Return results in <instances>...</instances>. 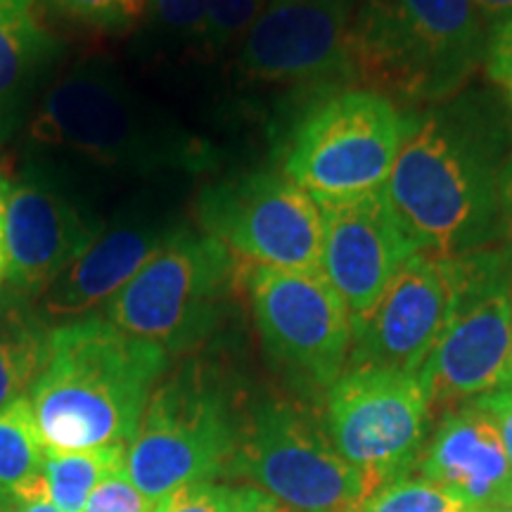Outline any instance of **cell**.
Returning <instances> with one entry per match:
<instances>
[{
  "label": "cell",
  "instance_id": "obj_27",
  "mask_svg": "<svg viewBox=\"0 0 512 512\" xmlns=\"http://www.w3.org/2000/svg\"><path fill=\"white\" fill-rule=\"evenodd\" d=\"M157 505L128 477L126 467L112 472L95 486L83 512H155Z\"/></svg>",
  "mask_w": 512,
  "mask_h": 512
},
{
  "label": "cell",
  "instance_id": "obj_31",
  "mask_svg": "<svg viewBox=\"0 0 512 512\" xmlns=\"http://www.w3.org/2000/svg\"><path fill=\"white\" fill-rule=\"evenodd\" d=\"M233 512H292L278 498H273L259 486H235L233 489Z\"/></svg>",
  "mask_w": 512,
  "mask_h": 512
},
{
  "label": "cell",
  "instance_id": "obj_30",
  "mask_svg": "<svg viewBox=\"0 0 512 512\" xmlns=\"http://www.w3.org/2000/svg\"><path fill=\"white\" fill-rule=\"evenodd\" d=\"M477 401L482 403L486 413L494 418L498 434H501L503 439L505 456H508L510 467H512V384L491 389V392L477 396Z\"/></svg>",
  "mask_w": 512,
  "mask_h": 512
},
{
  "label": "cell",
  "instance_id": "obj_4",
  "mask_svg": "<svg viewBox=\"0 0 512 512\" xmlns=\"http://www.w3.org/2000/svg\"><path fill=\"white\" fill-rule=\"evenodd\" d=\"M484 50V19L475 0H366L351 22L358 79L418 105L453 98L475 74Z\"/></svg>",
  "mask_w": 512,
  "mask_h": 512
},
{
  "label": "cell",
  "instance_id": "obj_26",
  "mask_svg": "<svg viewBox=\"0 0 512 512\" xmlns=\"http://www.w3.org/2000/svg\"><path fill=\"white\" fill-rule=\"evenodd\" d=\"M50 12L88 29L124 31L138 27L145 0H41Z\"/></svg>",
  "mask_w": 512,
  "mask_h": 512
},
{
  "label": "cell",
  "instance_id": "obj_28",
  "mask_svg": "<svg viewBox=\"0 0 512 512\" xmlns=\"http://www.w3.org/2000/svg\"><path fill=\"white\" fill-rule=\"evenodd\" d=\"M155 512H233V486L216 482L185 486L159 503Z\"/></svg>",
  "mask_w": 512,
  "mask_h": 512
},
{
  "label": "cell",
  "instance_id": "obj_18",
  "mask_svg": "<svg viewBox=\"0 0 512 512\" xmlns=\"http://www.w3.org/2000/svg\"><path fill=\"white\" fill-rule=\"evenodd\" d=\"M178 228L152 209L126 211L41 294L43 309L67 318L110 302Z\"/></svg>",
  "mask_w": 512,
  "mask_h": 512
},
{
  "label": "cell",
  "instance_id": "obj_29",
  "mask_svg": "<svg viewBox=\"0 0 512 512\" xmlns=\"http://www.w3.org/2000/svg\"><path fill=\"white\" fill-rule=\"evenodd\" d=\"M484 64L489 79L501 88L512 105V15L491 27V34L486 36Z\"/></svg>",
  "mask_w": 512,
  "mask_h": 512
},
{
  "label": "cell",
  "instance_id": "obj_34",
  "mask_svg": "<svg viewBox=\"0 0 512 512\" xmlns=\"http://www.w3.org/2000/svg\"><path fill=\"white\" fill-rule=\"evenodd\" d=\"M503 202H505V221H508V240L512 242V164H510L508 174H505Z\"/></svg>",
  "mask_w": 512,
  "mask_h": 512
},
{
  "label": "cell",
  "instance_id": "obj_6",
  "mask_svg": "<svg viewBox=\"0 0 512 512\" xmlns=\"http://www.w3.org/2000/svg\"><path fill=\"white\" fill-rule=\"evenodd\" d=\"M240 430L226 394L202 373L183 368L152 392L126 448V472L159 505L185 486L228 475Z\"/></svg>",
  "mask_w": 512,
  "mask_h": 512
},
{
  "label": "cell",
  "instance_id": "obj_16",
  "mask_svg": "<svg viewBox=\"0 0 512 512\" xmlns=\"http://www.w3.org/2000/svg\"><path fill=\"white\" fill-rule=\"evenodd\" d=\"M0 221L5 278L19 294L46 292L105 228L62 183L36 169L12 185Z\"/></svg>",
  "mask_w": 512,
  "mask_h": 512
},
{
  "label": "cell",
  "instance_id": "obj_41",
  "mask_svg": "<svg viewBox=\"0 0 512 512\" xmlns=\"http://www.w3.org/2000/svg\"><path fill=\"white\" fill-rule=\"evenodd\" d=\"M356 512H361V510H356Z\"/></svg>",
  "mask_w": 512,
  "mask_h": 512
},
{
  "label": "cell",
  "instance_id": "obj_7",
  "mask_svg": "<svg viewBox=\"0 0 512 512\" xmlns=\"http://www.w3.org/2000/svg\"><path fill=\"white\" fill-rule=\"evenodd\" d=\"M456 259V306L418 370L430 411H451L496 389L510 354L512 242Z\"/></svg>",
  "mask_w": 512,
  "mask_h": 512
},
{
  "label": "cell",
  "instance_id": "obj_19",
  "mask_svg": "<svg viewBox=\"0 0 512 512\" xmlns=\"http://www.w3.org/2000/svg\"><path fill=\"white\" fill-rule=\"evenodd\" d=\"M60 43L36 15V0H0V140Z\"/></svg>",
  "mask_w": 512,
  "mask_h": 512
},
{
  "label": "cell",
  "instance_id": "obj_11",
  "mask_svg": "<svg viewBox=\"0 0 512 512\" xmlns=\"http://www.w3.org/2000/svg\"><path fill=\"white\" fill-rule=\"evenodd\" d=\"M249 299L268 356L306 389H328L349 366L354 323L325 273L254 266Z\"/></svg>",
  "mask_w": 512,
  "mask_h": 512
},
{
  "label": "cell",
  "instance_id": "obj_25",
  "mask_svg": "<svg viewBox=\"0 0 512 512\" xmlns=\"http://www.w3.org/2000/svg\"><path fill=\"white\" fill-rule=\"evenodd\" d=\"M266 5L268 0H209L207 22L197 50L204 55H221L230 46H240Z\"/></svg>",
  "mask_w": 512,
  "mask_h": 512
},
{
  "label": "cell",
  "instance_id": "obj_33",
  "mask_svg": "<svg viewBox=\"0 0 512 512\" xmlns=\"http://www.w3.org/2000/svg\"><path fill=\"white\" fill-rule=\"evenodd\" d=\"M8 512H64L50 501V498H27V501H15L5 505Z\"/></svg>",
  "mask_w": 512,
  "mask_h": 512
},
{
  "label": "cell",
  "instance_id": "obj_32",
  "mask_svg": "<svg viewBox=\"0 0 512 512\" xmlns=\"http://www.w3.org/2000/svg\"><path fill=\"white\" fill-rule=\"evenodd\" d=\"M475 5L484 22L489 24H498L512 15V0H475Z\"/></svg>",
  "mask_w": 512,
  "mask_h": 512
},
{
  "label": "cell",
  "instance_id": "obj_36",
  "mask_svg": "<svg viewBox=\"0 0 512 512\" xmlns=\"http://www.w3.org/2000/svg\"><path fill=\"white\" fill-rule=\"evenodd\" d=\"M505 384H512V342H510V354H508V361H505V368H503V375H501V382H498V387H505Z\"/></svg>",
  "mask_w": 512,
  "mask_h": 512
},
{
  "label": "cell",
  "instance_id": "obj_35",
  "mask_svg": "<svg viewBox=\"0 0 512 512\" xmlns=\"http://www.w3.org/2000/svg\"><path fill=\"white\" fill-rule=\"evenodd\" d=\"M10 190H12V185H10V178L5 176L3 166H0V216H3V211H5V204H8Z\"/></svg>",
  "mask_w": 512,
  "mask_h": 512
},
{
  "label": "cell",
  "instance_id": "obj_12",
  "mask_svg": "<svg viewBox=\"0 0 512 512\" xmlns=\"http://www.w3.org/2000/svg\"><path fill=\"white\" fill-rule=\"evenodd\" d=\"M197 219L235 259L294 271L320 268L318 202L285 174L254 171L209 185L197 202Z\"/></svg>",
  "mask_w": 512,
  "mask_h": 512
},
{
  "label": "cell",
  "instance_id": "obj_22",
  "mask_svg": "<svg viewBox=\"0 0 512 512\" xmlns=\"http://www.w3.org/2000/svg\"><path fill=\"white\" fill-rule=\"evenodd\" d=\"M126 448L124 444H114L67 451L46 446L43 479L50 501L64 512H83L95 486L112 472L126 467Z\"/></svg>",
  "mask_w": 512,
  "mask_h": 512
},
{
  "label": "cell",
  "instance_id": "obj_23",
  "mask_svg": "<svg viewBox=\"0 0 512 512\" xmlns=\"http://www.w3.org/2000/svg\"><path fill=\"white\" fill-rule=\"evenodd\" d=\"M209 0H145L138 22L140 43L152 48H200Z\"/></svg>",
  "mask_w": 512,
  "mask_h": 512
},
{
  "label": "cell",
  "instance_id": "obj_9",
  "mask_svg": "<svg viewBox=\"0 0 512 512\" xmlns=\"http://www.w3.org/2000/svg\"><path fill=\"white\" fill-rule=\"evenodd\" d=\"M430 418L418 373L399 368L347 366L325 394L328 437L370 496L418 467Z\"/></svg>",
  "mask_w": 512,
  "mask_h": 512
},
{
  "label": "cell",
  "instance_id": "obj_37",
  "mask_svg": "<svg viewBox=\"0 0 512 512\" xmlns=\"http://www.w3.org/2000/svg\"><path fill=\"white\" fill-rule=\"evenodd\" d=\"M5 275V247H3V221H0V280Z\"/></svg>",
  "mask_w": 512,
  "mask_h": 512
},
{
  "label": "cell",
  "instance_id": "obj_15",
  "mask_svg": "<svg viewBox=\"0 0 512 512\" xmlns=\"http://www.w3.org/2000/svg\"><path fill=\"white\" fill-rule=\"evenodd\" d=\"M349 0H268L238 46V72L256 83H311L354 74Z\"/></svg>",
  "mask_w": 512,
  "mask_h": 512
},
{
  "label": "cell",
  "instance_id": "obj_24",
  "mask_svg": "<svg viewBox=\"0 0 512 512\" xmlns=\"http://www.w3.org/2000/svg\"><path fill=\"white\" fill-rule=\"evenodd\" d=\"M463 501H458L444 486L422 477H403L382 486L363 505L361 512H465Z\"/></svg>",
  "mask_w": 512,
  "mask_h": 512
},
{
  "label": "cell",
  "instance_id": "obj_13",
  "mask_svg": "<svg viewBox=\"0 0 512 512\" xmlns=\"http://www.w3.org/2000/svg\"><path fill=\"white\" fill-rule=\"evenodd\" d=\"M323 219L320 271L344 299L354 328L363 323L415 245L384 190L349 197H313Z\"/></svg>",
  "mask_w": 512,
  "mask_h": 512
},
{
  "label": "cell",
  "instance_id": "obj_39",
  "mask_svg": "<svg viewBox=\"0 0 512 512\" xmlns=\"http://www.w3.org/2000/svg\"><path fill=\"white\" fill-rule=\"evenodd\" d=\"M0 512H8V510H5V505H3V503H0Z\"/></svg>",
  "mask_w": 512,
  "mask_h": 512
},
{
  "label": "cell",
  "instance_id": "obj_2",
  "mask_svg": "<svg viewBox=\"0 0 512 512\" xmlns=\"http://www.w3.org/2000/svg\"><path fill=\"white\" fill-rule=\"evenodd\" d=\"M169 354L102 316L50 330L31 384L38 430L50 448L128 446L136 437Z\"/></svg>",
  "mask_w": 512,
  "mask_h": 512
},
{
  "label": "cell",
  "instance_id": "obj_14",
  "mask_svg": "<svg viewBox=\"0 0 512 512\" xmlns=\"http://www.w3.org/2000/svg\"><path fill=\"white\" fill-rule=\"evenodd\" d=\"M458 299V259L415 252L354 328L349 366L418 373L444 335Z\"/></svg>",
  "mask_w": 512,
  "mask_h": 512
},
{
  "label": "cell",
  "instance_id": "obj_17",
  "mask_svg": "<svg viewBox=\"0 0 512 512\" xmlns=\"http://www.w3.org/2000/svg\"><path fill=\"white\" fill-rule=\"evenodd\" d=\"M422 479L444 486L467 510L512 505V467L494 418L477 399L444 411L418 460Z\"/></svg>",
  "mask_w": 512,
  "mask_h": 512
},
{
  "label": "cell",
  "instance_id": "obj_40",
  "mask_svg": "<svg viewBox=\"0 0 512 512\" xmlns=\"http://www.w3.org/2000/svg\"><path fill=\"white\" fill-rule=\"evenodd\" d=\"M465 512H475V510H465Z\"/></svg>",
  "mask_w": 512,
  "mask_h": 512
},
{
  "label": "cell",
  "instance_id": "obj_3",
  "mask_svg": "<svg viewBox=\"0 0 512 512\" xmlns=\"http://www.w3.org/2000/svg\"><path fill=\"white\" fill-rule=\"evenodd\" d=\"M31 140L128 174L190 166L197 145L110 60L88 57L62 72L31 119Z\"/></svg>",
  "mask_w": 512,
  "mask_h": 512
},
{
  "label": "cell",
  "instance_id": "obj_20",
  "mask_svg": "<svg viewBox=\"0 0 512 512\" xmlns=\"http://www.w3.org/2000/svg\"><path fill=\"white\" fill-rule=\"evenodd\" d=\"M46 441L38 430L29 396L0 408V503L48 498L43 479Z\"/></svg>",
  "mask_w": 512,
  "mask_h": 512
},
{
  "label": "cell",
  "instance_id": "obj_1",
  "mask_svg": "<svg viewBox=\"0 0 512 512\" xmlns=\"http://www.w3.org/2000/svg\"><path fill=\"white\" fill-rule=\"evenodd\" d=\"M505 133L472 100L406 117L384 197L422 252L456 259L508 242Z\"/></svg>",
  "mask_w": 512,
  "mask_h": 512
},
{
  "label": "cell",
  "instance_id": "obj_8",
  "mask_svg": "<svg viewBox=\"0 0 512 512\" xmlns=\"http://www.w3.org/2000/svg\"><path fill=\"white\" fill-rule=\"evenodd\" d=\"M230 475L245 477L292 512H356L370 498L361 475L309 413L290 401L256 403L240 430Z\"/></svg>",
  "mask_w": 512,
  "mask_h": 512
},
{
  "label": "cell",
  "instance_id": "obj_5",
  "mask_svg": "<svg viewBox=\"0 0 512 512\" xmlns=\"http://www.w3.org/2000/svg\"><path fill=\"white\" fill-rule=\"evenodd\" d=\"M233 275L235 256L219 240L181 226L105 302V318L166 354L188 351L219 325Z\"/></svg>",
  "mask_w": 512,
  "mask_h": 512
},
{
  "label": "cell",
  "instance_id": "obj_10",
  "mask_svg": "<svg viewBox=\"0 0 512 512\" xmlns=\"http://www.w3.org/2000/svg\"><path fill=\"white\" fill-rule=\"evenodd\" d=\"M406 117L377 91H344L309 112L285 157V176L313 197L382 190L392 174Z\"/></svg>",
  "mask_w": 512,
  "mask_h": 512
},
{
  "label": "cell",
  "instance_id": "obj_21",
  "mask_svg": "<svg viewBox=\"0 0 512 512\" xmlns=\"http://www.w3.org/2000/svg\"><path fill=\"white\" fill-rule=\"evenodd\" d=\"M48 332L19 299H0V408L31 392Z\"/></svg>",
  "mask_w": 512,
  "mask_h": 512
},
{
  "label": "cell",
  "instance_id": "obj_38",
  "mask_svg": "<svg viewBox=\"0 0 512 512\" xmlns=\"http://www.w3.org/2000/svg\"><path fill=\"white\" fill-rule=\"evenodd\" d=\"M494 512H512V505H505V508H498Z\"/></svg>",
  "mask_w": 512,
  "mask_h": 512
}]
</instances>
